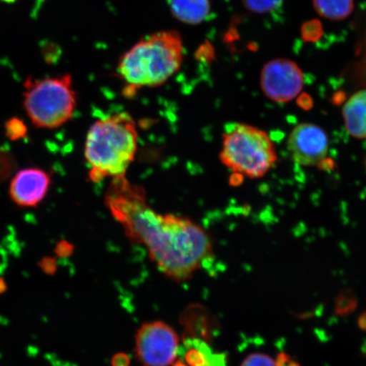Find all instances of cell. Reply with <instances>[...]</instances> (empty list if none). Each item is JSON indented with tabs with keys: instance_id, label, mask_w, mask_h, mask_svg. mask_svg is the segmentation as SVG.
Here are the masks:
<instances>
[{
	"instance_id": "obj_22",
	"label": "cell",
	"mask_w": 366,
	"mask_h": 366,
	"mask_svg": "<svg viewBox=\"0 0 366 366\" xmlns=\"http://www.w3.org/2000/svg\"><path fill=\"white\" fill-rule=\"evenodd\" d=\"M2 2L7 4H13L17 1V0H1Z\"/></svg>"
},
{
	"instance_id": "obj_23",
	"label": "cell",
	"mask_w": 366,
	"mask_h": 366,
	"mask_svg": "<svg viewBox=\"0 0 366 366\" xmlns=\"http://www.w3.org/2000/svg\"><path fill=\"white\" fill-rule=\"evenodd\" d=\"M365 353H366V350H365Z\"/></svg>"
},
{
	"instance_id": "obj_24",
	"label": "cell",
	"mask_w": 366,
	"mask_h": 366,
	"mask_svg": "<svg viewBox=\"0 0 366 366\" xmlns=\"http://www.w3.org/2000/svg\"><path fill=\"white\" fill-rule=\"evenodd\" d=\"M205 366H208V365H205Z\"/></svg>"
},
{
	"instance_id": "obj_19",
	"label": "cell",
	"mask_w": 366,
	"mask_h": 366,
	"mask_svg": "<svg viewBox=\"0 0 366 366\" xmlns=\"http://www.w3.org/2000/svg\"><path fill=\"white\" fill-rule=\"evenodd\" d=\"M297 102H299L300 107L303 109H307L312 107V99L307 94L302 95Z\"/></svg>"
},
{
	"instance_id": "obj_13",
	"label": "cell",
	"mask_w": 366,
	"mask_h": 366,
	"mask_svg": "<svg viewBox=\"0 0 366 366\" xmlns=\"http://www.w3.org/2000/svg\"><path fill=\"white\" fill-rule=\"evenodd\" d=\"M285 0H242L247 10L254 14H267L277 10Z\"/></svg>"
},
{
	"instance_id": "obj_3",
	"label": "cell",
	"mask_w": 366,
	"mask_h": 366,
	"mask_svg": "<svg viewBox=\"0 0 366 366\" xmlns=\"http://www.w3.org/2000/svg\"><path fill=\"white\" fill-rule=\"evenodd\" d=\"M139 132L137 123L127 112L111 114L96 121L89 128L85 143V159L94 182L126 177L134 163Z\"/></svg>"
},
{
	"instance_id": "obj_17",
	"label": "cell",
	"mask_w": 366,
	"mask_h": 366,
	"mask_svg": "<svg viewBox=\"0 0 366 366\" xmlns=\"http://www.w3.org/2000/svg\"><path fill=\"white\" fill-rule=\"evenodd\" d=\"M6 134L12 140L21 139L26 134V127L20 119L12 118L6 123Z\"/></svg>"
},
{
	"instance_id": "obj_16",
	"label": "cell",
	"mask_w": 366,
	"mask_h": 366,
	"mask_svg": "<svg viewBox=\"0 0 366 366\" xmlns=\"http://www.w3.org/2000/svg\"><path fill=\"white\" fill-rule=\"evenodd\" d=\"M322 34V26L317 20L307 21L302 27V36L307 42L319 40Z\"/></svg>"
},
{
	"instance_id": "obj_1",
	"label": "cell",
	"mask_w": 366,
	"mask_h": 366,
	"mask_svg": "<svg viewBox=\"0 0 366 366\" xmlns=\"http://www.w3.org/2000/svg\"><path fill=\"white\" fill-rule=\"evenodd\" d=\"M105 204L128 239L144 246L160 272L181 282L213 258L212 239L199 224L189 217L155 212L145 191L127 177L113 179Z\"/></svg>"
},
{
	"instance_id": "obj_6",
	"label": "cell",
	"mask_w": 366,
	"mask_h": 366,
	"mask_svg": "<svg viewBox=\"0 0 366 366\" xmlns=\"http://www.w3.org/2000/svg\"><path fill=\"white\" fill-rule=\"evenodd\" d=\"M179 337L163 322L144 323L136 335V355L143 366H170L177 359Z\"/></svg>"
},
{
	"instance_id": "obj_15",
	"label": "cell",
	"mask_w": 366,
	"mask_h": 366,
	"mask_svg": "<svg viewBox=\"0 0 366 366\" xmlns=\"http://www.w3.org/2000/svg\"><path fill=\"white\" fill-rule=\"evenodd\" d=\"M357 306L356 297L350 292H343L336 300V312L347 315L353 312Z\"/></svg>"
},
{
	"instance_id": "obj_4",
	"label": "cell",
	"mask_w": 366,
	"mask_h": 366,
	"mask_svg": "<svg viewBox=\"0 0 366 366\" xmlns=\"http://www.w3.org/2000/svg\"><path fill=\"white\" fill-rule=\"evenodd\" d=\"M219 158L232 173L234 183H239L244 178L258 179L267 175L277 154L267 132L246 123H233L222 135Z\"/></svg>"
},
{
	"instance_id": "obj_10",
	"label": "cell",
	"mask_w": 366,
	"mask_h": 366,
	"mask_svg": "<svg viewBox=\"0 0 366 366\" xmlns=\"http://www.w3.org/2000/svg\"><path fill=\"white\" fill-rule=\"evenodd\" d=\"M347 132L356 139H366V90L358 92L347 100L342 109Z\"/></svg>"
},
{
	"instance_id": "obj_20",
	"label": "cell",
	"mask_w": 366,
	"mask_h": 366,
	"mask_svg": "<svg viewBox=\"0 0 366 366\" xmlns=\"http://www.w3.org/2000/svg\"><path fill=\"white\" fill-rule=\"evenodd\" d=\"M113 366H127L128 358L124 355H117L114 356L112 361Z\"/></svg>"
},
{
	"instance_id": "obj_12",
	"label": "cell",
	"mask_w": 366,
	"mask_h": 366,
	"mask_svg": "<svg viewBox=\"0 0 366 366\" xmlns=\"http://www.w3.org/2000/svg\"><path fill=\"white\" fill-rule=\"evenodd\" d=\"M313 4L320 16L331 21L345 20L354 10V0H313Z\"/></svg>"
},
{
	"instance_id": "obj_21",
	"label": "cell",
	"mask_w": 366,
	"mask_h": 366,
	"mask_svg": "<svg viewBox=\"0 0 366 366\" xmlns=\"http://www.w3.org/2000/svg\"><path fill=\"white\" fill-rule=\"evenodd\" d=\"M360 327L363 330H366V312L361 315L359 320Z\"/></svg>"
},
{
	"instance_id": "obj_5",
	"label": "cell",
	"mask_w": 366,
	"mask_h": 366,
	"mask_svg": "<svg viewBox=\"0 0 366 366\" xmlns=\"http://www.w3.org/2000/svg\"><path fill=\"white\" fill-rule=\"evenodd\" d=\"M24 89L23 105L36 127L54 129L65 124L74 114L76 94L71 74L43 79L29 76Z\"/></svg>"
},
{
	"instance_id": "obj_8",
	"label": "cell",
	"mask_w": 366,
	"mask_h": 366,
	"mask_svg": "<svg viewBox=\"0 0 366 366\" xmlns=\"http://www.w3.org/2000/svg\"><path fill=\"white\" fill-rule=\"evenodd\" d=\"M288 150L297 164L303 167H322L326 162L329 140L326 132L311 123H302L292 131Z\"/></svg>"
},
{
	"instance_id": "obj_9",
	"label": "cell",
	"mask_w": 366,
	"mask_h": 366,
	"mask_svg": "<svg viewBox=\"0 0 366 366\" xmlns=\"http://www.w3.org/2000/svg\"><path fill=\"white\" fill-rule=\"evenodd\" d=\"M50 182L48 172L36 168L25 169L13 178L11 198L21 207H35L45 198Z\"/></svg>"
},
{
	"instance_id": "obj_2",
	"label": "cell",
	"mask_w": 366,
	"mask_h": 366,
	"mask_svg": "<svg viewBox=\"0 0 366 366\" xmlns=\"http://www.w3.org/2000/svg\"><path fill=\"white\" fill-rule=\"evenodd\" d=\"M184 59V45L174 30L157 31L144 36L123 54L117 74L131 91L162 86L179 71Z\"/></svg>"
},
{
	"instance_id": "obj_14",
	"label": "cell",
	"mask_w": 366,
	"mask_h": 366,
	"mask_svg": "<svg viewBox=\"0 0 366 366\" xmlns=\"http://www.w3.org/2000/svg\"><path fill=\"white\" fill-rule=\"evenodd\" d=\"M41 54L48 65H56L62 56L61 46L54 41L46 40L41 43Z\"/></svg>"
},
{
	"instance_id": "obj_7",
	"label": "cell",
	"mask_w": 366,
	"mask_h": 366,
	"mask_svg": "<svg viewBox=\"0 0 366 366\" xmlns=\"http://www.w3.org/2000/svg\"><path fill=\"white\" fill-rule=\"evenodd\" d=\"M260 86L264 95L272 102H290L303 89V73L297 64L290 59H273L262 69Z\"/></svg>"
},
{
	"instance_id": "obj_18",
	"label": "cell",
	"mask_w": 366,
	"mask_h": 366,
	"mask_svg": "<svg viewBox=\"0 0 366 366\" xmlns=\"http://www.w3.org/2000/svg\"><path fill=\"white\" fill-rule=\"evenodd\" d=\"M240 366H277L276 361L264 354H252L242 361Z\"/></svg>"
},
{
	"instance_id": "obj_11",
	"label": "cell",
	"mask_w": 366,
	"mask_h": 366,
	"mask_svg": "<svg viewBox=\"0 0 366 366\" xmlns=\"http://www.w3.org/2000/svg\"><path fill=\"white\" fill-rule=\"evenodd\" d=\"M169 7L177 21L187 25L200 24L212 11L210 0H169Z\"/></svg>"
}]
</instances>
